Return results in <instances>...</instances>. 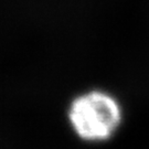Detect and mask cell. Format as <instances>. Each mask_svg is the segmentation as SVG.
I'll list each match as a JSON object with an SVG mask.
<instances>
[{
  "label": "cell",
  "instance_id": "6da1fadb",
  "mask_svg": "<svg viewBox=\"0 0 149 149\" xmlns=\"http://www.w3.org/2000/svg\"><path fill=\"white\" fill-rule=\"evenodd\" d=\"M69 120L79 137L87 141H102L117 130L122 120V108L112 95L92 91L72 102Z\"/></svg>",
  "mask_w": 149,
  "mask_h": 149
}]
</instances>
